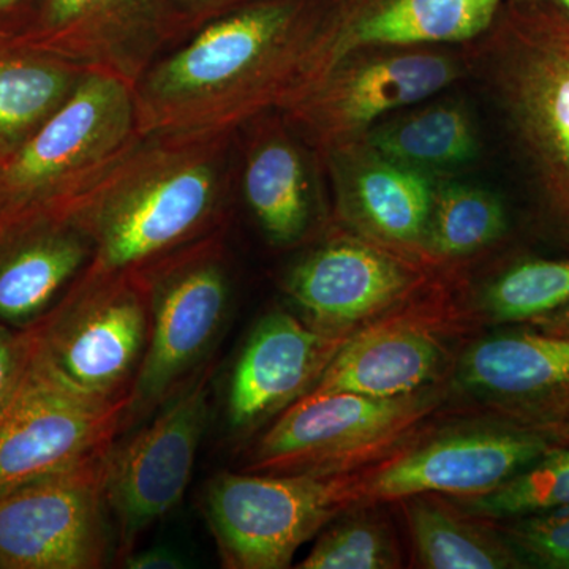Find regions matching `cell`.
<instances>
[{"mask_svg": "<svg viewBox=\"0 0 569 569\" xmlns=\"http://www.w3.org/2000/svg\"><path fill=\"white\" fill-rule=\"evenodd\" d=\"M323 31L296 0H266L201 26L134 82L141 133L238 132L290 110L323 80Z\"/></svg>", "mask_w": 569, "mask_h": 569, "instance_id": "cell-1", "label": "cell"}, {"mask_svg": "<svg viewBox=\"0 0 569 569\" xmlns=\"http://www.w3.org/2000/svg\"><path fill=\"white\" fill-rule=\"evenodd\" d=\"M238 132L149 134L70 209L93 241L86 276L138 272L222 231Z\"/></svg>", "mask_w": 569, "mask_h": 569, "instance_id": "cell-2", "label": "cell"}, {"mask_svg": "<svg viewBox=\"0 0 569 569\" xmlns=\"http://www.w3.org/2000/svg\"><path fill=\"white\" fill-rule=\"evenodd\" d=\"M519 2L463 58L500 111L539 200L569 238V17L549 3Z\"/></svg>", "mask_w": 569, "mask_h": 569, "instance_id": "cell-3", "label": "cell"}, {"mask_svg": "<svg viewBox=\"0 0 569 569\" xmlns=\"http://www.w3.org/2000/svg\"><path fill=\"white\" fill-rule=\"evenodd\" d=\"M142 138L133 82L86 71L69 100L0 159V233L40 213L70 211Z\"/></svg>", "mask_w": 569, "mask_h": 569, "instance_id": "cell-4", "label": "cell"}, {"mask_svg": "<svg viewBox=\"0 0 569 569\" xmlns=\"http://www.w3.org/2000/svg\"><path fill=\"white\" fill-rule=\"evenodd\" d=\"M222 231L142 269L148 287V347L134 378L123 430H132L190 387L227 325L231 279Z\"/></svg>", "mask_w": 569, "mask_h": 569, "instance_id": "cell-5", "label": "cell"}, {"mask_svg": "<svg viewBox=\"0 0 569 569\" xmlns=\"http://www.w3.org/2000/svg\"><path fill=\"white\" fill-rule=\"evenodd\" d=\"M358 485L340 473L217 475L203 512L223 567H290L305 542L359 500Z\"/></svg>", "mask_w": 569, "mask_h": 569, "instance_id": "cell-6", "label": "cell"}, {"mask_svg": "<svg viewBox=\"0 0 569 569\" xmlns=\"http://www.w3.org/2000/svg\"><path fill=\"white\" fill-rule=\"evenodd\" d=\"M129 406L130 397L102 399L74 387L33 335L28 369L0 415V493L107 452L122 433Z\"/></svg>", "mask_w": 569, "mask_h": 569, "instance_id": "cell-7", "label": "cell"}, {"mask_svg": "<svg viewBox=\"0 0 569 569\" xmlns=\"http://www.w3.org/2000/svg\"><path fill=\"white\" fill-rule=\"evenodd\" d=\"M149 325L148 287L138 271L82 274L31 329L41 351L74 387L118 400L132 395Z\"/></svg>", "mask_w": 569, "mask_h": 569, "instance_id": "cell-8", "label": "cell"}, {"mask_svg": "<svg viewBox=\"0 0 569 569\" xmlns=\"http://www.w3.org/2000/svg\"><path fill=\"white\" fill-rule=\"evenodd\" d=\"M467 71L463 56L422 47L367 48L337 62L290 110L288 126L318 159L358 141L392 112L425 102Z\"/></svg>", "mask_w": 569, "mask_h": 569, "instance_id": "cell-9", "label": "cell"}, {"mask_svg": "<svg viewBox=\"0 0 569 569\" xmlns=\"http://www.w3.org/2000/svg\"><path fill=\"white\" fill-rule=\"evenodd\" d=\"M108 451L0 493V569L104 567L112 542Z\"/></svg>", "mask_w": 569, "mask_h": 569, "instance_id": "cell-10", "label": "cell"}, {"mask_svg": "<svg viewBox=\"0 0 569 569\" xmlns=\"http://www.w3.org/2000/svg\"><path fill=\"white\" fill-rule=\"evenodd\" d=\"M211 378L208 366L152 421L114 441L108 451L104 492L121 561L133 552L138 538L186 496L208 427Z\"/></svg>", "mask_w": 569, "mask_h": 569, "instance_id": "cell-11", "label": "cell"}, {"mask_svg": "<svg viewBox=\"0 0 569 569\" xmlns=\"http://www.w3.org/2000/svg\"><path fill=\"white\" fill-rule=\"evenodd\" d=\"M426 395H306L280 413L253 448L246 471L340 473L387 447L429 411Z\"/></svg>", "mask_w": 569, "mask_h": 569, "instance_id": "cell-12", "label": "cell"}, {"mask_svg": "<svg viewBox=\"0 0 569 569\" xmlns=\"http://www.w3.org/2000/svg\"><path fill=\"white\" fill-rule=\"evenodd\" d=\"M549 451V437L520 427L452 433L378 468L366 482H359V498L380 501L426 493L482 496Z\"/></svg>", "mask_w": 569, "mask_h": 569, "instance_id": "cell-13", "label": "cell"}, {"mask_svg": "<svg viewBox=\"0 0 569 569\" xmlns=\"http://www.w3.org/2000/svg\"><path fill=\"white\" fill-rule=\"evenodd\" d=\"M159 0H43L18 40L133 84L168 37Z\"/></svg>", "mask_w": 569, "mask_h": 569, "instance_id": "cell-14", "label": "cell"}, {"mask_svg": "<svg viewBox=\"0 0 569 569\" xmlns=\"http://www.w3.org/2000/svg\"><path fill=\"white\" fill-rule=\"evenodd\" d=\"M291 313L261 318L231 372L227 418L234 432H249L305 397L343 346Z\"/></svg>", "mask_w": 569, "mask_h": 569, "instance_id": "cell-15", "label": "cell"}, {"mask_svg": "<svg viewBox=\"0 0 569 569\" xmlns=\"http://www.w3.org/2000/svg\"><path fill=\"white\" fill-rule=\"evenodd\" d=\"M460 380L522 429L550 440L569 430V337L523 332L482 340L463 358Z\"/></svg>", "mask_w": 569, "mask_h": 569, "instance_id": "cell-16", "label": "cell"}, {"mask_svg": "<svg viewBox=\"0 0 569 569\" xmlns=\"http://www.w3.org/2000/svg\"><path fill=\"white\" fill-rule=\"evenodd\" d=\"M93 241L74 212H47L0 233V321L31 329L91 264Z\"/></svg>", "mask_w": 569, "mask_h": 569, "instance_id": "cell-17", "label": "cell"}, {"mask_svg": "<svg viewBox=\"0 0 569 569\" xmlns=\"http://www.w3.org/2000/svg\"><path fill=\"white\" fill-rule=\"evenodd\" d=\"M413 282V272L391 253L339 239L298 261L284 279V290L310 326L340 336L348 326L387 309Z\"/></svg>", "mask_w": 569, "mask_h": 569, "instance_id": "cell-18", "label": "cell"}, {"mask_svg": "<svg viewBox=\"0 0 569 569\" xmlns=\"http://www.w3.org/2000/svg\"><path fill=\"white\" fill-rule=\"evenodd\" d=\"M321 162L335 176L340 209L383 244L425 249L436 186L426 171L395 162L355 141Z\"/></svg>", "mask_w": 569, "mask_h": 569, "instance_id": "cell-19", "label": "cell"}, {"mask_svg": "<svg viewBox=\"0 0 569 569\" xmlns=\"http://www.w3.org/2000/svg\"><path fill=\"white\" fill-rule=\"evenodd\" d=\"M242 164V192L266 238L276 246L301 241L312 222V182L301 144L279 112L258 118Z\"/></svg>", "mask_w": 569, "mask_h": 569, "instance_id": "cell-20", "label": "cell"}, {"mask_svg": "<svg viewBox=\"0 0 569 569\" xmlns=\"http://www.w3.org/2000/svg\"><path fill=\"white\" fill-rule=\"evenodd\" d=\"M440 362V346L430 332L413 325H385L343 343L307 395H413L432 380Z\"/></svg>", "mask_w": 569, "mask_h": 569, "instance_id": "cell-21", "label": "cell"}, {"mask_svg": "<svg viewBox=\"0 0 569 569\" xmlns=\"http://www.w3.org/2000/svg\"><path fill=\"white\" fill-rule=\"evenodd\" d=\"M500 6L501 0H380L337 41L332 69L367 48L477 40L497 20Z\"/></svg>", "mask_w": 569, "mask_h": 569, "instance_id": "cell-22", "label": "cell"}, {"mask_svg": "<svg viewBox=\"0 0 569 569\" xmlns=\"http://www.w3.org/2000/svg\"><path fill=\"white\" fill-rule=\"evenodd\" d=\"M88 70L0 32V159L21 148L69 100Z\"/></svg>", "mask_w": 569, "mask_h": 569, "instance_id": "cell-23", "label": "cell"}, {"mask_svg": "<svg viewBox=\"0 0 569 569\" xmlns=\"http://www.w3.org/2000/svg\"><path fill=\"white\" fill-rule=\"evenodd\" d=\"M358 141L389 160L422 171L459 168L473 162L479 152L473 118L466 104L456 100L389 116Z\"/></svg>", "mask_w": 569, "mask_h": 569, "instance_id": "cell-24", "label": "cell"}, {"mask_svg": "<svg viewBox=\"0 0 569 569\" xmlns=\"http://www.w3.org/2000/svg\"><path fill=\"white\" fill-rule=\"evenodd\" d=\"M419 563L430 569H508L523 567L511 542L466 515L425 496L403 505Z\"/></svg>", "mask_w": 569, "mask_h": 569, "instance_id": "cell-25", "label": "cell"}, {"mask_svg": "<svg viewBox=\"0 0 569 569\" xmlns=\"http://www.w3.org/2000/svg\"><path fill=\"white\" fill-rule=\"evenodd\" d=\"M507 212L497 194L482 187L436 186L425 249L441 258L466 257L503 236Z\"/></svg>", "mask_w": 569, "mask_h": 569, "instance_id": "cell-26", "label": "cell"}, {"mask_svg": "<svg viewBox=\"0 0 569 569\" xmlns=\"http://www.w3.org/2000/svg\"><path fill=\"white\" fill-rule=\"evenodd\" d=\"M460 498L470 515L493 519L569 505V449L549 451L488 493Z\"/></svg>", "mask_w": 569, "mask_h": 569, "instance_id": "cell-27", "label": "cell"}, {"mask_svg": "<svg viewBox=\"0 0 569 569\" xmlns=\"http://www.w3.org/2000/svg\"><path fill=\"white\" fill-rule=\"evenodd\" d=\"M569 301V260L527 261L490 284L486 305L497 320L531 321Z\"/></svg>", "mask_w": 569, "mask_h": 569, "instance_id": "cell-28", "label": "cell"}, {"mask_svg": "<svg viewBox=\"0 0 569 569\" xmlns=\"http://www.w3.org/2000/svg\"><path fill=\"white\" fill-rule=\"evenodd\" d=\"M400 567L399 549L387 523L370 515L343 519L321 535L302 569H389Z\"/></svg>", "mask_w": 569, "mask_h": 569, "instance_id": "cell-29", "label": "cell"}, {"mask_svg": "<svg viewBox=\"0 0 569 569\" xmlns=\"http://www.w3.org/2000/svg\"><path fill=\"white\" fill-rule=\"evenodd\" d=\"M505 533L512 548L539 567L569 569V505L516 516Z\"/></svg>", "mask_w": 569, "mask_h": 569, "instance_id": "cell-30", "label": "cell"}, {"mask_svg": "<svg viewBox=\"0 0 569 569\" xmlns=\"http://www.w3.org/2000/svg\"><path fill=\"white\" fill-rule=\"evenodd\" d=\"M33 350L31 329H17L0 321V415L20 387Z\"/></svg>", "mask_w": 569, "mask_h": 569, "instance_id": "cell-31", "label": "cell"}, {"mask_svg": "<svg viewBox=\"0 0 569 569\" xmlns=\"http://www.w3.org/2000/svg\"><path fill=\"white\" fill-rule=\"evenodd\" d=\"M129 569H181L189 567L181 553L168 546H156L144 550H133L122 560Z\"/></svg>", "mask_w": 569, "mask_h": 569, "instance_id": "cell-32", "label": "cell"}, {"mask_svg": "<svg viewBox=\"0 0 569 569\" xmlns=\"http://www.w3.org/2000/svg\"><path fill=\"white\" fill-rule=\"evenodd\" d=\"M531 323L546 335L569 337V301L556 312L531 320Z\"/></svg>", "mask_w": 569, "mask_h": 569, "instance_id": "cell-33", "label": "cell"}, {"mask_svg": "<svg viewBox=\"0 0 569 569\" xmlns=\"http://www.w3.org/2000/svg\"><path fill=\"white\" fill-rule=\"evenodd\" d=\"M181 2L189 9V13H187L186 20H183V26L190 29L194 24H200L201 17H203L206 10L216 9V7L227 2V0H181Z\"/></svg>", "mask_w": 569, "mask_h": 569, "instance_id": "cell-34", "label": "cell"}, {"mask_svg": "<svg viewBox=\"0 0 569 569\" xmlns=\"http://www.w3.org/2000/svg\"><path fill=\"white\" fill-rule=\"evenodd\" d=\"M24 0H0V17L13 13L14 10L20 9Z\"/></svg>", "mask_w": 569, "mask_h": 569, "instance_id": "cell-35", "label": "cell"}, {"mask_svg": "<svg viewBox=\"0 0 569 569\" xmlns=\"http://www.w3.org/2000/svg\"><path fill=\"white\" fill-rule=\"evenodd\" d=\"M529 2L549 3V6L557 7V9L563 11L569 17V0H529Z\"/></svg>", "mask_w": 569, "mask_h": 569, "instance_id": "cell-36", "label": "cell"}]
</instances>
